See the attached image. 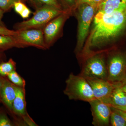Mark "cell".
Returning <instances> with one entry per match:
<instances>
[{
    "mask_svg": "<svg viewBox=\"0 0 126 126\" xmlns=\"http://www.w3.org/2000/svg\"><path fill=\"white\" fill-rule=\"evenodd\" d=\"M88 47H100L115 38L126 27V9L111 14L97 12Z\"/></svg>",
    "mask_w": 126,
    "mask_h": 126,
    "instance_id": "obj_1",
    "label": "cell"
},
{
    "mask_svg": "<svg viewBox=\"0 0 126 126\" xmlns=\"http://www.w3.org/2000/svg\"><path fill=\"white\" fill-rule=\"evenodd\" d=\"M63 93L70 100L89 102L94 97L92 88L86 79L79 74L71 73L65 81Z\"/></svg>",
    "mask_w": 126,
    "mask_h": 126,
    "instance_id": "obj_2",
    "label": "cell"
},
{
    "mask_svg": "<svg viewBox=\"0 0 126 126\" xmlns=\"http://www.w3.org/2000/svg\"><path fill=\"white\" fill-rule=\"evenodd\" d=\"M64 11L47 5L41 6L36 8V11L32 18L16 23L14 26L15 31L39 29L43 30L53 19Z\"/></svg>",
    "mask_w": 126,
    "mask_h": 126,
    "instance_id": "obj_3",
    "label": "cell"
},
{
    "mask_svg": "<svg viewBox=\"0 0 126 126\" xmlns=\"http://www.w3.org/2000/svg\"><path fill=\"white\" fill-rule=\"evenodd\" d=\"M108 80L122 86L126 77V53L116 52L111 53L107 60Z\"/></svg>",
    "mask_w": 126,
    "mask_h": 126,
    "instance_id": "obj_4",
    "label": "cell"
},
{
    "mask_svg": "<svg viewBox=\"0 0 126 126\" xmlns=\"http://www.w3.org/2000/svg\"><path fill=\"white\" fill-rule=\"evenodd\" d=\"M85 78L108 80L107 60L102 54H95L86 59L79 74Z\"/></svg>",
    "mask_w": 126,
    "mask_h": 126,
    "instance_id": "obj_5",
    "label": "cell"
},
{
    "mask_svg": "<svg viewBox=\"0 0 126 126\" xmlns=\"http://www.w3.org/2000/svg\"><path fill=\"white\" fill-rule=\"evenodd\" d=\"M97 7L87 3L79 4L78 10V34L76 52L82 49Z\"/></svg>",
    "mask_w": 126,
    "mask_h": 126,
    "instance_id": "obj_6",
    "label": "cell"
},
{
    "mask_svg": "<svg viewBox=\"0 0 126 126\" xmlns=\"http://www.w3.org/2000/svg\"><path fill=\"white\" fill-rule=\"evenodd\" d=\"M17 31L14 36L23 48L32 46L39 49H47L43 30L31 29Z\"/></svg>",
    "mask_w": 126,
    "mask_h": 126,
    "instance_id": "obj_7",
    "label": "cell"
},
{
    "mask_svg": "<svg viewBox=\"0 0 126 126\" xmlns=\"http://www.w3.org/2000/svg\"><path fill=\"white\" fill-rule=\"evenodd\" d=\"M85 78L91 86L95 98L108 104L113 91L117 87L121 86L108 80L94 78Z\"/></svg>",
    "mask_w": 126,
    "mask_h": 126,
    "instance_id": "obj_8",
    "label": "cell"
},
{
    "mask_svg": "<svg viewBox=\"0 0 126 126\" xmlns=\"http://www.w3.org/2000/svg\"><path fill=\"white\" fill-rule=\"evenodd\" d=\"M89 103L91 107L93 125L94 126H110L111 106L96 98Z\"/></svg>",
    "mask_w": 126,
    "mask_h": 126,
    "instance_id": "obj_9",
    "label": "cell"
},
{
    "mask_svg": "<svg viewBox=\"0 0 126 126\" xmlns=\"http://www.w3.org/2000/svg\"><path fill=\"white\" fill-rule=\"evenodd\" d=\"M67 15L66 12H64L50 21L43 29L45 43L47 49L52 46L58 37Z\"/></svg>",
    "mask_w": 126,
    "mask_h": 126,
    "instance_id": "obj_10",
    "label": "cell"
},
{
    "mask_svg": "<svg viewBox=\"0 0 126 126\" xmlns=\"http://www.w3.org/2000/svg\"><path fill=\"white\" fill-rule=\"evenodd\" d=\"M18 87L9 81L7 77H2L0 90V101L11 114L12 104L16 95Z\"/></svg>",
    "mask_w": 126,
    "mask_h": 126,
    "instance_id": "obj_11",
    "label": "cell"
},
{
    "mask_svg": "<svg viewBox=\"0 0 126 126\" xmlns=\"http://www.w3.org/2000/svg\"><path fill=\"white\" fill-rule=\"evenodd\" d=\"M25 88L18 87L16 95L12 104V114L15 121L27 114Z\"/></svg>",
    "mask_w": 126,
    "mask_h": 126,
    "instance_id": "obj_12",
    "label": "cell"
},
{
    "mask_svg": "<svg viewBox=\"0 0 126 126\" xmlns=\"http://www.w3.org/2000/svg\"><path fill=\"white\" fill-rule=\"evenodd\" d=\"M126 9V0H103L97 7L98 12L109 14Z\"/></svg>",
    "mask_w": 126,
    "mask_h": 126,
    "instance_id": "obj_13",
    "label": "cell"
},
{
    "mask_svg": "<svg viewBox=\"0 0 126 126\" xmlns=\"http://www.w3.org/2000/svg\"><path fill=\"white\" fill-rule=\"evenodd\" d=\"M15 47L23 48L15 36L0 35V52H4Z\"/></svg>",
    "mask_w": 126,
    "mask_h": 126,
    "instance_id": "obj_14",
    "label": "cell"
},
{
    "mask_svg": "<svg viewBox=\"0 0 126 126\" xmlns=\"http://www.w3.org/2000/svg\"><path fill=\"white\" fill-rule=\"evenodd\" d=\"M121 87L116 88L112 94L109 101L110 106H126V93L122 90Z\"/></svg>",
    "mask_w": 126,
    "mask_h": 126,
    "instance_id": "obj_15",
    "label": "cell"
},
{
    "mask_svg": "<svg viewBox=\"0 0 126 126\" xmlns=\"http://www.w3.org/2000/svg\"><path fill=\"white\" fill-rule=\"evenodd\" d=\"M16 69V63L12 58L6 62L2 61L0 63V75L6 77L12 71Z\"/></svg>",
    "mask_w": 126,
    "mask_h": 126,
    "instance_id": "obj_16",
    "label": "cell"
},
{
    "mask_svg": "<svg viewBox=\"0 0 126 126\" xmlns=\"http://www.w3.org/2000/svg\"><path fill=\"white\" fill-rule=\"evenodd\" d=\"M13 7L16 12L23 19L29 18L32 13L31 10L22 1H19L15 2Z\"/></svg>",
    "mask_w": 126,
    "mask_h": 126,
    "instance_id": "obj_17",
    "label": "cell"
},
{
    "mask_svg": "<svg viewBox=\"0 0 126 126\" xmlns=\"http://www.w3.org/2000/svg\"><path fill=\"white\" fill-rule=\"evenodd\" d=\"M7 78L12 83L20 87L25 88V80L16 72L12 71L7 75Z\"/></svg>",
    "mask_w": 126,
    "mask_h": 126,
    "instance_id": "obj_18",
    "label": "cell"
},
{
    "mask_svg": "<svg viewBox=\"0 0 126 126\" xmlns=\"http://www.w3.org/2000/svg\"><path fill=\"white\" fill-rule=\"evenodd\" d=\"M110 117V125L112 126H126V122L123 118L112 108Z\"/></svg>",
    "mask_w": 126,
    "mask_h": 126,
    "instance_id": "obj_19",
    "label": "cell"
},
{
    "mask_svg": "<svg viewBox=\"0 0 126 126\" xmlns=\"http://www.w3.org/2000/svg\"><path fill=\"white\" fill-rule=\"evenodd\" d=\"M31 2L36 9L41 6L47 5L63 10L57 0H31Z\"/></svg>",
    "mask_w": 126,
    "mask_h": 126,
    "instance_id": "obj_20",
    "label": "cell"
},
{
    "mask_svg": "<svg viewBox=\"0 0 126 126\" xmlns=\"http://www.w3.org/2000/svg\"><path fill=\"white\" fill-rule=\"evenodd\" d=\"M16 126L14 122L10 119L4 111L0 110V126Z\"/></svg>",
    "mask_w": 126,
    "mask_h": 126,
    "instance_id": "obj_21",
    "label": "cell"
},
{
    "mask_svg": "<svg viewBox=\"0 0 126 126\" xmlns=\"http://www.w3.org/2000/svg\"><path fill=\"white\" fill-rule=\"evenodd\" d=\"M23 0H0V8L4 12H6L14 7L15 2Z\"/></svg>",
    "mask_w": 126,
    "mask_h": 126,
    "instance_id": "obj_22",
    "label": "cell"
},
{
    "mask_svg": "<svg viewBox=\"0 0 126 126\" xmlns=\"http://www.w3.org/2000/svg\"><path fill=\"white\" fill-rule=\"evenodd\" d=\"M23 122L24 126H38L33 119L31 117L28 113L26 114L21 118Z\"/></svg>",
    "mask_w": 126,
    "mask_h": 126,
    "instance_id": "obj_23",
    "label": "cell"
},
{
    "mask_svg": "<svg viewBox=\"0 0 126 126\" xmlns=\"http://www.w3.org/2000/svg\"><path fill=\"white\" fill-rule=\"evenodd\" d=\"M17 31L9 30L5 26H0V35H15Z\"/></svg>",
    "mask_w": 126,
    "mask_h": 126,
    "instance_id": "obj_24",
    "label": "cell"
},
{
    "mask_svg": "<svg viewBox=\"0 0 126 126\" xmlns=\"http://www.w3.org/2000/svg\"><path fill=\"white\" fill-rule=\"evenodd\" d=\"M103 0H77V2L79 4L81 3H87L97 7Z\"/></svg>",
    "mask_w": 126,
    "mask_h": 126,
    "instance_id": "obj_25",
    "label": "cell"
},
{
    "mask_svg": "<svg viewBox=\"0 0 126 126\" xmlns=\"http://www.w3.org/2000/svg\"><path fill=\"white\" fill-rule=\"evenodd\" d=\"M111 107L115 111H116L119 114H120L123 118H124V120H125L126 122V112L123 111V110H120V109L115 108L113 107Z\"/></svg>",
    "mask_w": 126,
    "mask_h": 126,
    "instance_id": "obj_26",
    "label": "cell"
},
{
    "mask_svg": "<svg viewBox=\"0 0 126 126\" xmlns=\"http://www.w3.org/2000/svg\"><path fill=\"white\" fill-rule=\"evenodd\" d=\"M4 12L0 8V26H5L4 24L2 21V19L3 17Z\"/></svg>",
    "mask_w": 126,
    "mask_h": 126,
    "instance_id": "obj_27",
    "label": "cell"
},
{
    "mask_svg": "<svg viewBox=\"0 0 126 126\" xmlns=\"http://www.w3.org/2000/svg\"><path fill=\"white\" fill-rule=\"evenodd\" d=\"M6 59V56L4 52H0V63L4 61Z\"/></svg>",
    "mask_w": 126,
    "mask_h": 126,
    "instance_id": "obj_28",
    "label": "cell"
},
{
    "mask_svg": "<svg viewBox=\"0 0 126 126\" xmlns=\"http://www.w3.org/2000/svg\"><path fill=\"white\" fill-rule=\"evenodd\" d=\"M111 107H113L117 109L123 110V111H125L126 112V106H111Z\"/></svg>",
    "mask_w": 126,
    "mask_h": 126,
    "instance_id": "obj_29",
    "label": "cell"
},
{
    "mask_svg": "<svg viewBox=\"0 0 126 126\" xmlns=\"http://www.w3.org/2000/svg\"><path fill=\"white\" fill-rule=\"evenodd\" d=\"M64 0L67 3L68 5H70L73 4L75 0Z\"/></svg>",
    "mask_w": 126,
    "mask_h": 126,
    "instance_id": "obj_30",
    "label": "cell"
},
{
    "mask_svg": "<svg viewBox=\"0 0 126 126\" xmlns=\"http://www.w3.org/2000/svg\"><path fill=\"white\" fill-rule=\"evenodd\" d=\"M122 90L126 93V84L122 85L121 87Z\"/></svg>",
    "mask_w": 126,
    "mask_h": 126,
    "instance_id": "obj_31",
    "label": "cell"
},
{
    "mask_svg": "<svg viewBox=\"0 0 126 126\" xmlns=\"http://www.w3.org/2000/svg\"><path fill=\"white\" fill-rule=\"evenodd\" d=\"M2 77L0 75V90L1 88V85L2 83Z\"/></svg>",
    "mask_w": 126,
    "mask_h": 126,
    "instance_id": "obj_32",
    "label": "cell"
},
{
    "mask_svg": "<svg viewBox=\"0 0 126 126\" xmlns=\"http://www.w3.org/2000/svg\"><path fill=\"white\" fill-rule=\"evenodd\" d=\"M125 84H126V78L124 79V81H123L122 82V86Z\"/></svg>",
    "mask_w": 126,
    "mask_h": 126,
    "instance_id": "obj_33",
    "label": "cell"
},
{
    "mask_svg": "<svg viewBox=\"0 0 126 126\" xmlns=\"http://www.w3.org/2000/svg\"><path fill=\"white\" fill-rule=\"evenodd\" d=\"M28 0L30 1V2H31V0Z\"/></svg>",
    "mask_w": 126,
    "mask_h": 126,
    "instance_id": "obj_34",
    "label": "cell"
},
{
    "mask_svg": "<svg viewBox=\"0 0 126 126\" xmlns=\"http://www.w3.org/2000/svg\"></svg>",
    "mask_w": 126,
    "mask_h": 126,
    "instance_id": "obj_35",
    "label": "cell"
}]
</instances>
